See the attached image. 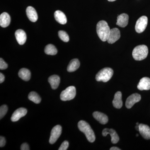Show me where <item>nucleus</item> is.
Here are the masks:
<instances>
[{"label": "nucleus", "instance_id": "obj_21", "mask_svg": "<svg viewBox=\"0 0 150 150\" xmlns=\"http://www.w3.org/2000/svg\"><path fill=\"white\" fill-rule=\"evenodd\" d=\"M48 82L51 85V88L53 89H56L59 87L60 82V78L57 75H52L48 79Z\"/></svg>", "mask_w": 150, "mask_h": 150}, {"label": "nucleus", "instance_id": "obj_14", "mask_svg": "<svg viewBox=\"0 0 150 150\" xmlns=\"http://www.w3.org/2000/svg\"><path fill=\"white\" fill-rule=\"evenodd\" d=\"M16 38L18 43L20 45H23L26 42V33L24 30L21 29L17 30L16 31Z\"/></svg>", "mask_w": 150, "mask_h": 150}, {"label": "nucleus", "instance_id": "obj_12", "mask_svg": "<svg viewBox=\"0 0 150 150\" xmlns=\"http://www.w3.org/2000/svg\"><path fill=\"white\" fill-rule=\"evenodd\" d=\"M139 131L142 137L145 139H150V128L148 125L139 124Z\"/></svg>", "mask_w": 150, "mask_h": 150}, {"label": "nucleus", "instance_id": "obj_3", "mask_svg": "<svg viewBox=\"0 0 150 150\" xmlns=\"http://www.w3.org/2000/svg\"><path fill=\"white\" fill-rule=\"evenodd\" d=\"M148 53L147 46L144 45H139L134 48L132 56L136 61H142L146 58Z\"/></svg>", "mask_w": 150, "mask_h": 150}, {"label": "nucleus", "instance_id": "obj_18", "mask_svg": "<svg viewBox=\"0 0 150 150\" xmlns=\"http://www.w3.org/2000/svg\"><path fill=\"white\" fill-rule=\"evenodd\" d=\"M112 104L115 108L120 109L123 106L122 100V93L120 91H118L115 93L114 99L112 100Z\"/></svg>", "mask_w": 150, "mask_h": 150}, {"label": "nucleus", "instance_id": "obj_25", "mask_svg": "<svg viewBox=\"0 0 150 150\" xmlns=\"http://www.w3.org/2000/svg\"><path fill=\"white\" fill-rule=\"evenodd\" d=\"M28 99L36 104L40 103L41 99L40 96L36 92L32 91L30 93L28 96Z\"/></svg>", "mask_w": 150, "mask_h": 150}, {"label": "nucleus", "instance_id": "obj_13", "mask_svg": "<svg viewBox=\"0 0 150 150\" xmlns=\"http://www.w3.org/2000/svg\"><path fill=\"white\" fill-rule=\"evenodd\" d=\"M137 88L140 91L149 90H150V79L144 77L140 80L137 86Z\"/></svg>", "mask_w": 150, "mask_h": 150}, {"label": "nucleus", "instance_id": "obj_17", "mask_svg": "<svg viewBox=\"0 0 150 150\" xmlns=\"http://www.w3.org/2000/svg\"><path fill=\"white\" fill-rule=\"evenodd\" d=\"M93 115L94 118L101 124L104 125L106 124L108 122V117L107 115L102 112L95 111L93 113Z\"/></svg>", "mask_w": 150, "mask_h": 150}, {"label": "nucleus", "instance_id": "obj_4", "mask_svg": "<svg viewBox=\"0 0 150 150\" xmlns=\"http://www.w3.org/2000/svg\"><path fill=\"white\" fill-rule=\"evenodd\" d=\"M113 71L110 68H105L100 70L96 76V79L97 81L107 82L112 78Z\"/></svg>", "mask_w": 150, "mask_h": 150}, {"label": "nucleus", "instance_id": "obj_2", "mask_svg": "<svg viewBox=\"0 0 150 150\" xmlns=\"http://www.w3.org/2000/svg\"><path fill=\"white\" fill-rule=\"evenodd\" d=\"M78 126L80 131L85 134L89 142L91 143L94 142L96 140L95 135L88 123L85 121H80L78 123Z\"/></svg>", "mask_w": 150, "mask_h": 150}, {"label": "nucleus", "instance_id": "obj_35", "mask_svg": "<svg viewBox=\"0 0 150 150\" xmlns=\"http://www.w3.org/2000/svg\"><path fill=\"white\" fill-rule=\"evenodd\" d=\"M108 1H109L110 2H113L114 1H116V0H108Z\"/></svg>", "mask_w": 150, "mask_h": 150}, {"label": "nucleus", "instance_id": "obj_11", "mask_svg": "<svg viewBox=\"0 0 150 150\" xmlns=\"http://www.w3.org/2000/svg\"><path fill=\"white\" fill-rule=\"evenodd\" d=\"M27 113V110L24 108H20L14 112L11 117V120L13 122H16L21 118L25 116Z\"/></svg>", "mask_w": 150, "mask_h": 150}, {"label": "nucleus", "instance_id": "obj_29", "mask_svg": "<svg viewBox=\"0 0 150 150\" xmlns=\"http://www.w3.org/2000/svg\"><path fill=\"white\" fill-rule=\"evenodd\" d=\"M8 67V65L4 62L2 58L0 59V69H6Z\"/></svg>", "mask_w": 150, "mask_h": 150}, {"label": "nucleus", "instance_id": "obj_22", "mask_svg": "<svg viewBox=\"0 0 150 150\" xmlns=\"http://www.w3.org/2000/svg\"><path fill=\"white\" fill-rule=\"evenodd\" d=\"M80 63L78 59H74L70 62L67 67V71L69 72L75 71L79 69Z\"/></svg>", "mask_w": 150, "mask_h": 150}, {"label": "nucleus", "instance_id": "obj_15", "mask_svg": "<svg viewBox=\"0 0 150 150\" xmlns=\"http://www.w3.org/2000/svg\"><path fill=\"white\" fill-rule=\"evenodd\" d=\"M129 20V16L127 14H121L117 17L116 25L121 27H125L128 24Z\"/></svg>", "mask_w": 150, "mask_h": 150}, {"label": "nucleus", "instance_id": "obj_7", "mask_svg": "<svg viewBox=\"0 0 150 150\" xmlns=\"http://www.w3.org/2000/svg\"><path fill=\"white\" fill-rule=\"evenodd\" d=\"M62 133V127L60 125L54 126L51 131L49 139V143L51 144H54L58 139Z\"/></svg>", "mask_w": 150, "mask_h": 150}, {"label": "nucleus", "instance_id": "obj_5", "mask_svg": "<svg viewBox=\"0 0 150 150\" xmlns=\"http://www.w3.org/2000/svg\"><path fill=\"white\" fill-rule=\"evenodd\" d=\"M76 95V88L74 86H70L62 91L60 98L63 101H67L74 99Z\"/></svg>", "mask_w": 150, "mask_h": 150}, {"label": "nucleus", "instance_id": "obj_27", "mask_svg": "<svg viewBox=\"0 0 150 150\" xmlns=\"http://www.w3.org/2000/svg\"><path fill=\"white\" fill-rule=\"evenodd\" d=\"M8 108L6 105H1L0 107V119L2 118L5 115L7 112Z\"/></svg>", "mask_w": 150, "mask_h": 150}, {"label": "nucleus", "instance_id": "obj_8", "mask_svg": "<svg viewBox=\"0 0 150 150\" xmlns=\"http://www.w3.org/2000/svg\"><path fill=\"white\" fill-rule=\"evenodd\" d=\"M141 100V96L138 93H134L131 95L127 98L126 100V106L128 109L133 107L135 103L139 102Z\"/></svg>", "mask_w": 150, "mask_h": 150}, {"label": "nucleus", "instance_id": "obj_32", "mask_svg": "<svg viewBox=\"0 0 150 150\" xmlns=\"http://www.w3.org/2000/svg\"><path fill=\"white\" fill-rule=\"evenodd\" d=\"M5 80V76L1 73H0V83H2Z\"/></svg>", "mask_w": 150, "mask_h": 150}, {"label": "nucleus", "instance_id": "obj_6", "mask_svg": "<svg viewBox=\"0 0 150 150\" xmlns=\"http://www.w3.org/2000/svg\"><path fill=\"white\" fill-rule=\"evenodd\" d=\"M148 18L146 16L141 17L137 20L135 25V30L138 33L144 32L146 29L148 24Z\"/></svg>", "mask_w": 150, "mask_h": 150}, {"label": "nucleus", "instance_id": "obj_23", "mask_svg": "<svg viewBox=\"0 0 150 150\" xmlns=\"http://www.w3.org/2000/svg\"><path fill=\"white\" fill-rule=\"evenodd\" d=\"M18 76L22 79L25 81H28L31 77V73L29 70L25 68H22L20 70Z\"/></svg>", "mask_w": 150, "mask_h": 150}, {"label": "nucleus", "instance_id": "obj_30", "mask_svg": "<svg viewBox=\"0 0 150 150\" xmlns=\"http://www.w3.org/2000/svg\"><path fill=\"white\" fill-rule=\"evenodd\" d=\"M6 141L5 137L1 136L0 137V147H3L6 144Z\"/></svg>", "mask_w": 150, "mask_h": 150}, {"label": "nucleus", "instance_id": "obj_16", "mask_svg": "<svg viewBox=\"0 0 150 150\" xmlns=\"http://www.w3.org/2000/svg\"><path fill=\"white\" fill-rule=\"evenodd\" d=\"M26 13L29 20L33 22L37 21L38 16L35 9L32 6L28 7L26 9Z\"/></svg>", "mask_w": 150, "mask_h": 150}, {"label": "nucleus", "instance_id": "obj_36", "mask_svg": "<svg viewBox=\"0 0 150 150\" xmlns=\"http://www.w3.org/2000/svg\"><path fill=\"white\" fill-rule=\"evenodd\" d=\"M137 125H139V123H137Z\"/></svg>", "mask_w": 150, "mask_h": 150}, {"label": "nucleus", "instance_id": "obj_34", "mask_svg": "<svg viewBox=\"0 0 150 150\" xmlns=\"http://www.w3.org/2000/svg\"><path fill=\"white\" fill-rule=\"evenodd\" d=\"M135 128H136V129H137V131H139V125H137Z\"/></svg>", "mask_w": 150, "mask_h": 150}, {"label": "nucleus", "instance_id": "obj_1", "mask_svg": "<svg viewBox=\"0 0 150 150\" xmlns=\"http://www.w3.org/2000/svg\"><path fill=\"white\" fill-rule=\"evenodd\" d=\"M110 29L109 25L105 21H100L96 25V32L98 37L102 41H107Z\"/></svg>", "mask_w": 150, "mask_h": 150}, {"label": "nucleus", "instance_id": "obj_9", "mask_svg": "<svg viewBox=\"0 0 150 150\" xmlns=\"http://www.w3.org/2000/svg\"><path fill=\"white\" fill-rule=\"evenodd\" d=\"M121 37L119 30L117 28H113L110 29V34L107 39V42L110 44L115 43Z\"/></svg>", "mask_w": 150, "mask_h": 150}, {"label": "nucleus", "instance_id": "obj_20", "mask_svg": "<svg viewBox=\"0 0 150 150\" xmlns=\"http://www.w3.org/2000/svg\"><path fill=\"white\" fill-rule=\"evenodd\" d=\"M54 17L56 21L61 24L67 23V17L63 12L61 11H56L54 13Z\"/></svg>", "mask_w": 150, "mask_h": 150}, {"label": "nucleus", "instance_id": "obj_31", "mask_svg": "<svg viewBox=\"0 0 150 150\" xmlns=\"http://www.w3.org/2000/svg\"><path fill=\"white\" fill-rule=\"evenodd\" d=\"M21 150H29V147L27 143H23L21 145Z\"/></svg>", "mask_w": 150, "mask_h": 150}, {"label": "nucleus", "instance_id": "obj_10", "mask_svg": "<svg viewBox=\"0 0 150 150\" xmlns=\"http://www.w3.org/2000/svg\"><path fill=\"white\" fill-rule=\"evenodd\" d=\"M102 134L103 137H106L108 134H110V137H111V142L112 144H116L119 142V137L116 131L113 129L106 128V129H103Z\"/></svg>", "mask_w": 150, "mask_h": 150}, {"label": "nucleus", "instance_id": "obj_37", "mask_svg": "<svg viewBox=\"0 0 150 150\" xmlns=\"http://www.w3.org/2000/svg\"><path fill=\"white\" fill-rule=\"evenodd\" d=\"M138 136H139V135H138V134H137V137H138Z\"/></svg>", "mask_w": 150, "mask_h": 150}, {"label": "nucleus", "instance_id": "obj_19", "mask_svg": "<svg viewBox=\"0 0 150 150\" xmlns=\"http://www.w3.org/2000/svg\"><path fill=\"white\" fill-rule=\"evenodd\" d=\"M11 17L8 13L4 12L0 16V25L2 27L6 28L9 25Z\"/></svg>", "mask_w": 150, "mask_h": 150}, {"label": "nucleus", "instance_id": "obj_26", "mask_svg": "<svg viewBox=\"0 0 150 150\" xmlns=\"http://www.w3.org/2000/svg\"><path fill=\"white\" fill-rule=\"evenodd\" d=\"M58 35L60 39L65 42H69V37L67 32L64 30H60L58 32Z\"/></svg>", "mask_w": 150, "mask_h": 150}, {"label": "nucleus", "instance_id": "obj_24", "mask_svg": "<svg viewBox=\"0 0 150 150\" xmlns=\"http://www.w3.org/2000/svg\"><path fill=\"white\" fill-rule=\"evenodd\" d=\"M44 52L47 55H55L57 54L58 51L56 47L52 44H48L46 46Z\"/></svg>", "mask_w": 150, "mask_h": 150}, {"label": "nucleus", "instance_id": "obj_28", "mask_svg": "<svg viewBox=\"0 0 150 150\" xmlns=\"http://www.w3.org/2000/svg\"><path fill=\"white\" fill-rule=\"evenodd\" d=\"M69 146V143L68 141H65L62 143V145L59 147V150H66Z\"/></svg>", "mask_w": 150, "mask_h": 150}, {"label": "nucleus", "instance_id": "obj_33", "mask_svg": "<svg viewBox=\"0 0 150 150\" xmlns=\"http://www.w3.org/2000/svg\"><path fill=\"white\" fill-rule=\"evenodd\" d=\"M110 150H121V149H119L116 147H112L110 149Z\"/></svg>", "mask_w": 150, "mask_h": 150}]
</instances>
